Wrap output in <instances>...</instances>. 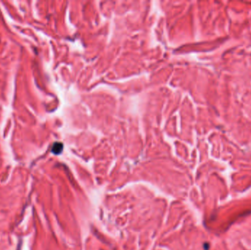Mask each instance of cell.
<instances>
[{
	"label": "cell",
	"instance_id": "6da1fadb",
	"mask_svg": "<svg viewBox=\"0 0 251 250\" xmlns=\"http://www.w3.org/2000/svg\"><path fill=\"white\" fill-rule=\"evenodd\" d=\"M63 149V145L62 143H55L53 145L52 148V152L55 155H58L62 153Z\"/></svg>",
	"mask_w": 251,
	"mask_h": 250
}]
</instances>
